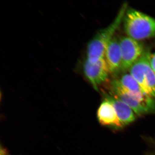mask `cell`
Returning a JSON list of instances; mask_svg holds the SVG:
<instances>
[{
	"label": "cell",
	"instance_id": "obj_1",
	"mask_svg": "<svg viewBox=\"0 0 155 155\" xmlns=\"http://www.w3.org/2000/svg\"><path fill=\"white\" fill-rule=\"evenodd\" d=\"M127 8V4H123L114 21L107 27L99 31L89 42L85 61L94 64L104 58L107 46L114 37V34L123 20Z\"/></svg>",
	"mask_w": 155,
	"mask_h": 155
},
{
	"label": "cell",
	"instance_id": "obj_2",
	"mask_svg": "<svg viewBox=\"0 0 155 155\" xmlns=\"http://www.w3.org/2000/svg\"><path fill=\"white\" fill-rule=\"evenodd\" d=\"M125 33L136 40L145 39L155 37V19L133 9L126 11L124 18Z\"/></svg>",
	"mask_w": 155,
	"mask_h": 155
},
{
	"label": "cell",
	"instance_id": "obj_3",
	"mask_svg": "<svg viewBox=\"0 0 155 155\" xmlns=\"http://www.w3.org/2000/svg\"><path fill=\"white\" fill-rule=\"evenodd\" d=\"M151 54L146 51L133 64L130 74L140 85L143 91L155 98V73L150 64Z\"/></svg>",
	"mask_w": 155,
	"mask_h": 155
},
{
	"label": "cell",
	"instance_id": "obj_4",
	"mask_svg": "<svg viewBox=\"0 0 155 155\" xmlns=\"http://www.w3.org/2000/svg\"><path fill=\"white\" fill-rule=\"evenodd\" d=\"M110 94L127 104L138 116L155 113V101L145 102L129 94L123 88L119 79H114L110 83Z\"/></svg>",
	"mask_w": 155,
	"mask_h": 155
},
{
	"label": "cell",
	"instance_id": "obj_5",
	"mask_svg": "<svg viewBox=\"0 0 155 155\" xmlns=\"http://www.w3.org/2000/svg\"><path fill=\"white\" fill-rule=\"evenodd\" d=\"M119 42L122 55L121 70L126 72L140 58L145 50L141 43L128 36L121 38Z\"/></svg>",
	"mask_w": 155,
	"mask_h": 155
},
{
	"label": "cell",
	"instance_id": "obj_6",
	"mask_svg": "<svg viewBox=\"0 0 155 155\" xmlns=\"http://www.w3.org/2000/svg\"><path fill=\"white\" fill-rule=\"evenodd\" d=\"M83 71L86 78L97 91L100 85L107 81L110 73L104 58L94 64L85 61Z\"/></svg>",
	"mask_w": 155,
	"mask_h": 155
},
{
	"label": "cell",
	"instance_id": "obj_7",
	"mask_svg": "<svg viewBox=\"0 0 155 155\" xmlns=\"http://www.w3.org/2000/svg\"><path fill=\"white\" fill-rule=\"evenodd\" d=\"M104 59L110 73H115L121 70L122 55L119 40L114 36L109 43L105 52Z\"/></svg>",
	"mask_w": 155,
	"mask_h": 155
},
{
	"label": "cell",
	"instance_id": "obj_8",
	"mask_svg": "<svg viewBox=\"0 0 155 155\" xmlns=\"http://www.w3.org/2000/svg\"><path fill=\"white\" fill-rule=\"evenodd\" d=\"M97 116L101 124L111 126L116 129L123 127L113 105L105 100L100 105Z\"/></svg>",
	"mask_w": 155,
	"mask_h": 155
},
{
	"label": "cell",
	"instance_id": "obj_9",
	"mask_svg": "<svg viewBox=\"0 0 155 155\" xmlns=\"http://www.w3.org/2000/svg\"><path fill=\"white\" fill-rule=\"evenodd\" d=\"M105 100L109 101L114 107L123 127L135 120V114L132 109L127 104L110 94H105Z\"/></svg>",
	"mask_w": 155,
	"mask_h": 155
},
{
	"label": "cell",
	"instance_id": "obj_10",
	"mask_svg": "<svg viewBox=\"0 0 155 155\" xmlns=\"http://www.w3.org/2000/svg\"><path fill=\"white\" fill-rule=\"evenodd\" d=\"M119 80L123 88L132 96L145 102H151L155 101L153 98L143 91L130 74H124Z\"/></svg>",
	"mask_w": 155,
	"mask_h": 155
},
{
	"label": "cell",
	"instance_id": "obj_11",
	"mask_svg": "<svg viewBox=\"0 0 155 155\" xmlns=\"http://www.w3.org/2000/svg\"><path fill=\"white\" fill-rule=\"evenodd\" d=\"M3 150H4V151L3 152L1 151V152L3 153V154H1V155H8L5 150L3 149Z\"/></svg>",
	"mask_w": 155,
	"mask_h": 155
}]
</instances>
